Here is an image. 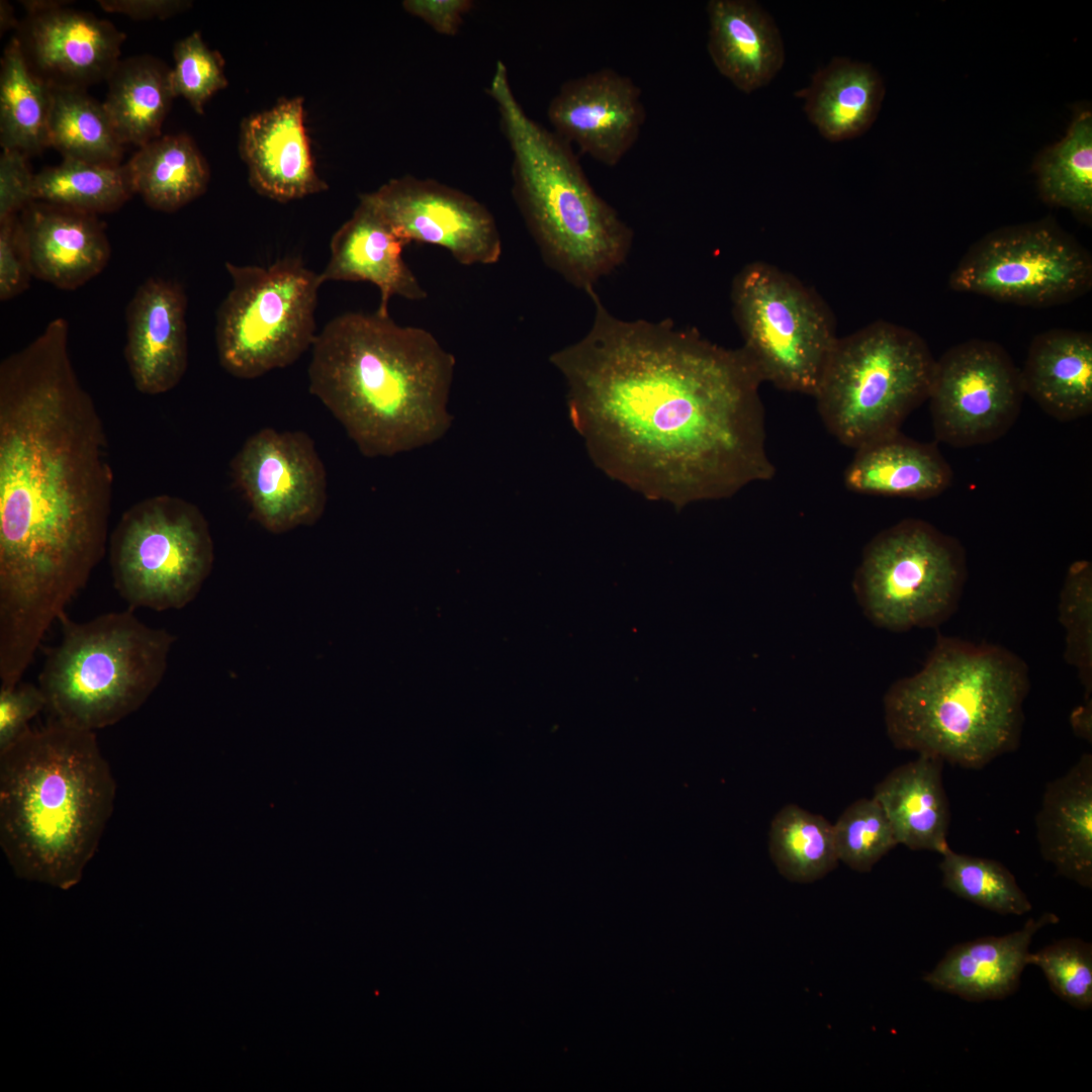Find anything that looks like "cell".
<instances>
[{"label":"cell","mask_w":1092,"mask_h":1092,"mask_svg":"<svg viewBox=\"0 0 1092 1092\" xmlns=\"http://www.w3.org/2000/svg\"><path fill=\"white\" fill-rule=\"evenodd\" d=\"M52 88L28 68L14 36L0 62V145L27 158L50 146Z\"/></svg>","instance_id":"1f68e13d"},{"label":"cell","mask_w":1092,"mask_h":1092,"mask_svg":"<svg viewBox=\"0 0 1092 1092\" xmlns=\"http://www.w3.org/2000/svg\"><path fill=\"white\" fill-rule=\"evenodd\" d=\"M213 541L201 511L160 494L126 510L109 537L113 585L131 608L182 609L208 577Z\"/></svg>","instance_id":"7c38bea8"},{"label":"cell","mask_w":1092,"mask_h":1092,"mask_svg":"<svg viewBox=\"0 0 1092 1092\" xmlns=\"http://www.w3.org/2000/svg\"><path fill=\"white\" fill-rule=\"evenodd\" d=\"M1059 620L1066 630L1064 658L1077 668L1084 688V697H1092V564L1090 561L1077 560L1069 566L1060 595Z\"/></svg>","instance_id":"f35d334b"},{"label":"cell","mask_w":1092,"mask_h":1092,"mask_svg":"<svg viewBox=\"0 0 1092 1092\" xmlns=\"http://www.w3.org/2000/svg\"><path fill=\"white\" fill-rule=\"evenodd\" d=\"M171 69L150 55L119 60L113 68L103 105L123 145L143 147L161 136L175 97Z\"/></svg>","instance_id":"f546056e"},{"label":"cell","mask_w":1092,"mask_h":1092,"mask_svg":"<svg viewBox=\"0 0 1092 1092\" xmlns=\"http://www.w3.org/2000/svg\"><path fill=\"white\" fill-rule=\"evenodd\" d=\"M1025 395L1061 422L1092 412V336L1053 329L1038 334L1020 370Z\"/></svg>","instance_id":"4316f807"},{"label":"cell","mask_w":1092,"mask_h":1092,"mask_svg":"<svg viewBox=\"0 0 1092 1092\" xmlns=\"http://www.w3.org/2000/svg\"><path fill=\"white\" fill-rule=\"evenodd\" d=\"M547 115L553 131L580 154L615 167L639 139L646 109L630 77L602 68L563 83Z\"/></svg>","instance_id":"ac0fdd59"},{"label":"cell","mask_w":1092,"mask_h":1092,"mask_svg":"<svg viewBox=\"0 0 1092 1092\" xmlns=\"http://www.w3.org/2000/svg\"><path fill=\"white\" fill-rule=\"evenodd\" d=\"M934 364L916 332L887 321L837 337L813 395L822 422L854 450L900 431L927 400Z\"/></svg>","instance_id":"ba28073f"},{"label":"cell","mask_w":1092,"mask_h":1092,"mask_svg":"<svg viewBox=\"0 0 1092 1092\" xmlns=\"http://www.w3.org/2000/svg\"><path fill=\"white\" fill-rule=\"evenodd\" d=\"M794 95L819 133L832 143L854 139L872 125L880 110L884 85L867 63L834 57Z\"/></svg>","instance_id":"f1b7e54d"},{"label":"cell","mask_w":1092,"mask_h":1092,"mask_svg":"<svg viewBox=\"0 0 1092 1092\" xmlns=\"http://www.w3.org/2000/svg\"><path fill=\"white\" fill-rule=\"evenodd\" d=\"M708 53L718 72L750 94L767 85L786 61L774 17L754 0H709Z\"/></svg>","instance_id":"cb8c5ba5"},{"label":"cell","mask_w":1092,"mask_h":1092,"mask_svg":"<svg viewBox=\"0 0 1092 1092\" xmlns=\"http://www.w3.org/2000/svg\"><path fill=\"white\" fill-rule=\"evenodd\" d=\"M97 3L107 12L126 15L135 20L166 19L191 5L190 1L184 0H99Z\"/></svg>","instance_id":"bcb514c9"},{"label":"cell","mask_w":1092,"mask_h":1092,"mask_svg":"<svg viewBox=\"0 0 1092 1092\" xmlns=\"http://www.w3.org/2000/svg\"><path fill=\"white\" fill-rule=\"evenodd\" d=\"M232 288L216 312L215 344L221 367L253 379L294 363L312 347L320 273L300 257L268 266L226 262Z\"/></svg>","instance_id":"9c48e42d"},{"label":"cell","mask_w":1092,"mask_h":1092,"mask_svg":"<svg viewBox=\"0 0 1092 1092\" xmlns=\"http://www.w3.org/2000/svg\"><path fill=\"white\" fill-rule=\"evenodd\" d=\"M173 57L175 65L171 69V80L174 95L184 97L201 114L208 99L228 85L223 59L218 52L206 46L199 31L177 41Z\"/></svg>","instance_id":"60d3db41"},{"label":"cell","mask_w":1092,"mask_h":1092,"mask_svg":"<svg viewBox=\"0 0 1092 1092\" xmlns=\"http://www.w3.org/2000/svg\"><path fill=\"white\" fill-rule=\"evenodd\" d=\"M1028 965L1037 967L1051 990L1074 1008L1092 1007V944L1069 937L1030 952Z\"/></svg>","instance_id":"ab89813d"},{"label":"cell","mask_w":1092,"mask_h":1092,"mask_svg":"<svg viewBox=\"0 0 1092 1092\" xmlns=\"http://www.w3.org/2000/svg\"><path fill=\"white\" fill-rule=\"evenodd\" d=\"M1041 857L1058 875L1092 888V754L1051 781L1035 817Z\"/></svg>","instance_id":"d4e9b609"},{"label":"cell","mask_w":1092,"mask_h":1092,"mask_svg":"<svg viewBox=\"0 0 1092 1092\" xmlns=\"http://www.w3.org/2000/svg\"><path fill=\"white\" fill-rule=\"evenodd\" d=\"M362 196L407 244L439 246L462 265H490L502 256L492 214L460 190L407 175Z\"/></svg>","instance_id":"2e32d148"},{"label":"cell","mask_w":1092,"mask_h":1092,"mask_svg":"<svg viewBox=\"0 0 1092 1092\" xmlns=\"http://www.w3.org/2000/svg\"><path fill=\"white\" fill-rule=\"evenodd\" d=\"M47 702L40 688L30 682L0 689V752L17 741Z\"/></svg>","instance_id":"7bdbcfd3"},{"label":"cell","mask_w":1092,"mask_h":1092,"mask_svg":"<svg viewBox=\"0 0 1092 1092\" xmlns=\"http://www.w3.org/2000/svg\"><path fill=\"white\" fill-rule=\"evenodd\" d=\"M68 342L58 317L0 364V657L16 665L31 663L108 540L106 435Z\"/></svg>","instance_id":"7a4b0ae2"},{"label":"cell","mask_w":1092,"mask_h":1092,"mask_svg":"<svg viewBox=\"0 0 1092 1092\" xmlns=\"http://www.w3.org/2000/svg\"><path fill=\"white\" fill-rule=\"evenodd\" d=\"M116 784L96 732L52 719L0 752V845L19 879L68 890L112 815Z\"/></svg>","instance_id":"277c9868"},{"label":"cell","mask_w":1092,"mask_h":1092,"mask_svg":"<svg viewBox=\"0 0 1092 1092\" xmlns=\"http://www.w3.org/2000/svg\"><path fill=\"white\" fill-rule=\"evenodd\" d=\"M309 391L367 457L434 443L449 430L455 358L427 330L349 311L316 335Z\"/></svg>","instance_id":"3957f363"},{"label":"cell","mask_w":1092,"mask_h":1092,"mask_svg":"<svg viewBox=\"0 0 1092 1092\" xmlns=\"http://www.w3.org/2000/svg\"><path fill=\"white\" fill-rule=\"evenodd\" d=\"M944 762L918 755L891 770L874 790L898 841L912 850L940 855L948 848V800L942 783Z\"/></svg>","instance_id":"83f0119b"},{"label":"cell","mask_w":1092,"mask_h":1092,"mask_svg":"<svg viewBox=\"0 0 1092 1092\" xmlns=\"http://www.w3.org/2000/svg\"><path fill=\"white\" fill-rule=\"evenodd\" d=\"M34 174L27 157L16 150H2L0 156V220L19 214L33 198Z\"/></svg>","instance_id":"ee69618b"},{"label":"cell","mask_w":1092,"mask_h":1092,"mask_svg":"<svg viewBox=\"0 0 1092 1092\" xmlns=\"http://www.w3.org/2000/svg\"><path fill=\"white\" fill-rule=\"evenodd\" d=\"M33 277L29 251L19 214L0 220V299L23 293Z\"/></svg>","instance_id":"b9f144b4"},{"label":"cell","mask_w":1092,"mask_h":1092,"mask_svg":"<svg viewBox=\"0 0 1092 1092\" xmlns=\"http://www.w3.org/2000/svg\"><path fill=\"white\" fill-rule=\"evenodd\" d=\"M839 861L868 873L898 841L880 804L872 797L851 803L833 825Z\"/></svg>","instance_id":"74e56055"},{"label":"cell","mask_w":1092,"mask_h":1092,"mask_svg":"<svg viewBox=\"0 0 1092 1092\" xmlns=\"http://www.w3.org/2000/svg\"><path fill=\"white\" fill-rule=\"evenodd\" d=\"M133 194L126 164L108 166L64 159L34 174V200L96 215L117 210Z\"/></svg>","instance_id":"e575fe53"},{"label":"cell","mask_w":1092,"mask_h":1092,"mask_svg":"<svg viewBox=\"0 0 1092 1092\" xmlns=\"http://www.w3.org/2000/svg\"><path fill=\"white\" fill-rule=\"evenodd\" d=\"M60 621L62 639L38 675L53 719L96 732L138 711L162 681L175 637L130 611Z\"/></svg>","instance_id":"52a82bcc"},{"label":"cell","mask_w":1092,"mask_h":1092,"mask_svg":"<svg viewBox=\"0 0 1092 1092\" xmlns=\"http://www.w3.org/2000/svg\"><path fill=\"white\" fill-rule=\"evenodd\" d=\"M938 868L944 889L984 909L1017 916L1032 909L1013 874L1000 861L948 848Z\"/></svg>","instance_id":"8d00e7d4"},{"label":"cell","mask_w":1092,"mask_h":1092,"mask_svg":"<svg viewBox=\"0 0 1092 1092\" xmlns=\"http://www.w3.org/2000/svg\"><path fill=\"white\" fill-rule=\"evenodd\" d=\"M949 287L997 301L1046 307L1092 287V257L1048 219L1005 226L974 243L949 275Z\"/></svg>","instance_id":"4fadbf2b"},{"label":"cell","mask_w":1092,"mask_h":1092,"mask_svg":"<svg viewBox=\"0 0 1092 1092\" xmlns=\"http://www.w3.org/2000/svg\"><path fill=\"white\" fill-rule=\"evenodd\" d=\"M1039 193L1048 203L1092 216V115L1082 111L1066 136L1045 150L1035 165Z\"/></svg>","instance_id":"d590c367"},{"label":"cell","mask_w":1092,"mask_h":1092,"mask_svg":"<svg viewBox=\"0 0 1092 1092\" xmlns=\"http://www.w3.org/2000/svg\"><path fill=\"white\" fill-rule=\"evenodd\" d=\"M50 146L64 159L118 166L123 153L103 102L86 90L53 89Z\"/></svg>","instance_id":"d6a6232c"},{"label":"cell","mask_w":1092,"mask_h":1092,"mask_svg":"<svg viewBox=\"0 0 1092 1092\" xmlns=\"http://www.w3.org/2000/svg\"><path fill=\"white\" fill-rule=\"evenodd\" d=\"M768 850L779 873L795 883H813L838 864L833 825L795 804L772 818Z\"/></svg>","instance_id":"836d02e7"},{"label":"cell","mask_w":1092,"mask_h":1092,"mask_svg":"<svg viewBox=\"0 0 1092 1092\" xmlns=\"http://www.w3.org/2000/svg\"><path fill=\"white\" fill-rule=\"evenodd\" d=\"M1058 922V915L1044 912L1008 934L957 943L923 976V981L934 990L967 1001L1004 999L1019 987L1034 935Z\"/></svg>","instance_id":"603a6c76"},{"label":"cell","mask_w":1092,"mask_h":1092,"mask_svg":"<svg viewBox=\"0 0 1092 1092\" xmlns=\"http://www.w3.org/2000/svg\"><path fill=\"white\" fill-rule=\"evenodd\" d=\"M135 194L156 210L173 212L201 196L209 169L184 133L159 136L140 147L126 163Z\"/></svg>","instance_id":"4dcf8cb0"},{"label":"cell","mask_w":1092,"mask_h":1092,"mask_svg":"<svg viewBox=\"0 0 1092 1092\" xmlns=\"http://www.w3.org/2000/svg\"><path fill=\"white\" fill-rule=\"evenodd\" d=\"M488 93L513 154V194L548 266L586 291L626 259L633 233L592 187L572 147L530 118L497 62Z\"/></svg>","instance_id":"8992f818"},{"label":"cell","mask_w":1092,"mask_h":1092,"mask_svg":"<svg viewBox=\"0 0 1092 1092\" xmlns=\"http://www.w3.org/2000/svg\"><path fill=\"white\" fill-rule=\"evenodd\" d=\"M19 21L16 19L13 7L7 1H0V31L3 32L11 28H17Z\"/></svg>","instance_id":"c3c4849f"},{"label":"cell","mask_w":1092,"mask_h":1092,"mask_svg":"<svg viewBox=\"0 0 1092 1092\" xmlns=\"http://www.w3.org/2000/svg\"><path fill=\"white\" fill-rule=\"evenodd\" d=\"M33 277L74 290L106 267L111 248L96 214L41 200L20 213Z\"/></svg>","instance_id":"44dd1931"},{"label":"cell","mask_w":1092,"mask_h":1092,"mask_svg":"<svg viewBox=\"0 0 1092 1092\" xmlns=\"http://www.w3.org/2000/svg\"><path fill=\"white\" fill-rule=\"evenodd\" d=\"M741 347L762 382L813 396L837 339L831 310L795 276L753 262L733 280Z\"/></svg>","instance_id":"8fae6325"},{"label":"cell","mask_w":1092,"mask_h":1092,"mask_svg":"<svg viewBox=\"0 0 1092 1092\" xmlns=\"http://www.w3.org/2000/svg\"><path fill=\"white\" fill-rule=\"evenodd\" d=\"M952 476L935 444L898 431L855 449L843 482L855 493L925 499L946 490Z\"/></svg>","instance_id":"484cf974"},{"label":"cell","mask_w":1092,"mask_h":1092,"mask_svg":"<svg viewBox=\"0 0 1092 1092\" xmlns=\"http://www.w3.org/2000/svg\"><path fill=\"white\" fill-rule=\"evenodd\" d=\"M231 470L251 517L270 533L311 526L325 512L326 469L302 431H257L234 456Z\"/></svg>","instance_id":"9a60e30c"},{"label":"cell","mask_w":1092,"mask_h":1092,"mask_svg":"<svg viewBox=\"0 0 1092 1092\" xmlns=\"http://www.w3.org/2000/svg\"><path fill=\"white\" fill-rule=\"evenodd\" d=\"M967 576L962 543L926 521L908 518L866 545L853 589L870 621L901 632L947 621Z\"/></svg>","instance_id":"30bf717a"},{"label":"cell","mask_w":1092,"mask_h":1092,"mask_svg":"<svg viewBox=\"0 0 1092 1092\" xmlns=\"http://www.w3.org/2000/svg\"><path fill=\"white\" fill-rule=\"evenodd\" d=\"M403 241L361 195L352 216L334 234L330 260L320 273L322 282L365 281L377 286V311L388 313L391 296L421 300L427 292L402 259Z\"/></svg>","instance_id":"7402d4cb"},{"label":"cell","mask_w":1092,"mask_h":1092,"mask_svg":"<svg viewBox=\"0 0 1092 1092\" xmlns=\"http://www.w3.org/2000/svg\"><path fill=\"white\" fill-rule=\"evenodd\" d=\"M187 297L175 281L151 277L125 308L124 358L135 388L155 395L173 389L188 365Z\"/></svg>","instance_id":"d6986e66"},{"label":"cell","mask_w":1092,"mask_h":1092,"mask_svg":"<svg viewBox=\"0 0 1092 1092\" xmlns=\"http://www.w3.org/2000/svg\"><path fill=\"white\" fill-rule=\"evenodd\" d=\"M588 333L550 356L573 428L609 477L675 509L776 473L762 380L743 351L672 321H624L589 288Z\"/></svg>","instance_id":"6da1fadb"},{"label":"cell","mask_w":1092,"mask_h":1092,"mask_svg":"<svg viewBox=\"0 0 1092 1092\" xmlns=\"http://www.w3.org/2000/svg\"><path fill=\"white\" fill-rule=\"evenodd\" d=\"M1029 669L1012 651L938 635L923 667L884 697L893 745L981 769L1020 742Z\"/></svg>","instance_id":"5b68a950"},{"label":"cell","mask_w":1092,"mask_h":1092,"mask_svg":"<svg viewBox=\"0 0 1092 1092\" xmlns=\"http://www.w3.org/2000/svg\"><path fill=\"white\" fill-rule=\"evenodd\" d=\"M240 149L251 185L264 196L289 201L328 188L314 170L301 98L282 100L245 119Z\"/></svg>","instance_id":"ffe728a7"},{"label":"cell","mask_w":1092,"mask_h":1092,"mask_svg":"<svg viewBox=\"0 0 1092 1092\" xmlns=\"http://www.w3.org/2000/svg\"><path fill=\"white\" fill-rule=\"evenodd\" d=\"M1024 395L1020 369L1001 345L958 344L935 360L927 398L934 436L957 448L992 443L1015 424Z\"/></svg>","instance_id":"5bb4252c"},{"label":"cell","mask_w":1092,"mask_h":1092,"mask_svg":"<svg viewBox=\"0 0 1092 1092\" xmlns=\"http://www.w3.org/2000/svg\"><path fill=\"white\" fill-rule=\"evenodd\" d=\"M406 12L428 23L441 34L454 35L463 17L473 6L470 0H405Z\"/></svg>","instance_id":"f6af8a7d"},{"label":"cell","mask_w":1092,"mask_h":1092,"mask_svg":"<svg viewBox=\"0 0 1092 1092\" xmlns=\"http://www.w3.org/2000/svg\"><path fill=\"white\" fill-rule=\"evenodd\" d=\"M14 37L30 71L53 89L86 90L107 80L126 35L107 19L63 1H21Z\"/></svg>","instance_id":"e0dca14e"},{"label":"cell","mask_w":1092,"mask_h":1092,"mask_svg":"<svg viewBox=\"0 0 1092 1092\" xmlns=\"http://www.w3.org/2000/svg\"><path fill=\"white\" fill-rule=\"evenodd\" d=\"M1070 722L1074 734L1091 743L1092 741V697H1084L1083 703L1071 714Z\"/></svg>","instance_id":"7dc6e473"}]
</instances>
